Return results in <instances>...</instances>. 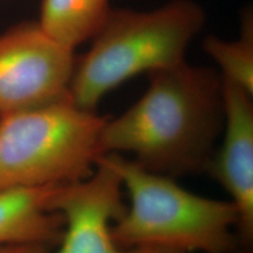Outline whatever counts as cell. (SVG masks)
<instances>
[{"label":"cell","mask_w":253,"mask_h":253,"mask_svg":"<svg viewBox=\"0 0 253 253\" xmlns=\"http://www.w3.org/2000/svg\"><path fill=\"white\" fill-rule=\"evenodd\" d=\"M221 78V77H220ZM224 125L220 143L207 170L227 192L237 210L236 233L244 253L253 242V103L252 95L221 79Z\"/></svg>","instance_id":"obj_7"},{"label":"cell","mask_w":253,"mask_h":253,"mask_svg":"<svg viewBox=\"0 0 253 253\" xmlns=\"http://www.w3.org/2000/svg\"><path fill=\"white\" fill-rule=\"evenodd\" d=\"M60 186L0 191V246L58 244L63 232L54 208Z\"/></svg>","instance_id":"obj_8"},{"label":"cell","mask_w":253,"mask_h":253,"mask_svg":"<svg viewBox=\"0 0 253 253\" xmlns=\"http://www.w3.org/2000/svg\"><path fill=\"white\" fill-rule=\"evenodd\" d=\"M69 95L0 115V191L66 185L94 171L107 122Z\"/></svg>","instance_id":"obj_4"},{"label":"cell","mask_w":253,"mask_h":253,"mask_svg":"<svg viewBox=\"0 0 253 253\" xmlns=\"http://www.w3.org/2000/svg\"><path fill=\"white\" fill-rule=\"evenodd\" d=\"M121 178L130 204L113 225L123 249L164 248L183 253H244L230 201L208 198L168 176L148 171L130 158L104 154Z\"/></svg>","instance_id":"obj_3"},{"label":"cell","mask_w":253,"mask_h":253,"mask_svg":"<svg viewBox=\"0 0 253 253\" xmlns=\"http://www.w3.org/2000/svg\"><path fill=\"white\" fill-rule=\"evenodd\" d=\"M110 0H42L37 21L43 33L74 52L96 36L112 11Z\"/></svg>","instance_id":"obj_9"},{"label":"cell","mask_w":253,"mask_h":253,"mask_svg":"<svg viewBox=\"0 0 253 253\" xmlns=\"http://www.w3.org/2000/svg\"><path fill=\"white\" fill-rule=\"evenodd\" d=\"M74 52L26 21L0 34V115L68 95Z\"/></svg>","instance_id":"obj_5"},{"label":"cell","mask_w":253,"mask_h":253,"mask_svg":"<svg viewBox=\"0 0 253 253\" xmlns=\"http://www.w3.org/2000/svg\"><path fill=\"white\" fill-rule=\"evenodd\" d=\"M135 250L136 253H183L181 251H176V250L164 248H142Z\"/></svg>","instance_id":"obj_12"},{"label":"cell","mask_w":253,"mask_h":253,"mask_svg":"<svg viewBox=\"0 0 253 253\" xmlns=\"http://www.w3.org/2000/svg\"><path fill=\"white\" fill-rule=\"evenodd\" d=\"M54 208L63 218V232L58 248L47 253H136L114 239L113 225L126 207L121 178L104 155L86 178L60 186Z\"/></svg>","instance_id":"obj_6"},{"label":"cell","mask_w":253,"mask_h":253,"mask_svg":"<svg viewBox=\"0 0 253 253\" xmlns=\"http://www.w3.org/2000/svg\"><path fill=\"white\" fill-rule=\"evenodd\" d=\"M240 34L235 40L208 36L203 49L219 68L221 79L253 95V14L251 8L243 12Z\"/></svg>","instance_id":"obj_10"},{"label":"cell","mask_w":253,"mask_h":253,"mask_svg":"<svg viewBox=\"0 0 253 253\" xmlns=\"http://www.w3.org/2000/svg\"><path fill=\"white\" fill-rule=\"evenodd\" d=\"M148 75L149 86L140 99L107 120L104 154L123 155L171 178L205 172L224 125L220 74L183 61Z\"/></svg>","instance_id":"obj_1"},{"label":"cell","mask_w":253,"mask_h":253,"mask_svg":"<svg viewBox=\"0 0 253 253\" xmlns=\"http://www.w3.org/2000/svg\"><path fill=\"white\" fill-rule=\"evenodd\" d=\"M49 248L43 245H1L0 253H47Z\"/></svg>","instance_id":"obj_11"},{"label":"cell","mask_w":253,"mask_h":253,"mask_svg":"<svg viewBox=\"0 0 253 253\" xmlns=\"http://www.w3.org/2000/svg\"><path fill=\"white\" fill-rule=\"evenodd\" d=\"M205 23L204 8L195 0H170L148 11L112 8L90 48L75 58L69 97L95 110L126 81L185 61L190 43Z\"/></svg>","instance_id":"obj_2"}]
</instances>
